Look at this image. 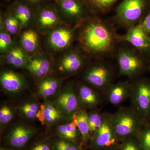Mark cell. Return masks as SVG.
<instances>
[{
    "instance_id": "obj_22",
    "label": "cell",
    "mask_w": 150,
    "mask_h": 150,
    "mask_svg": "<svg viewBox=\"0 0 150 150\" xmlns=\"http://www.w3.org/2000/svg\"><path fill=\"white\" fill-rule=\"evenodd\" d=\"M11 12L18 20L21 28L27 27L30 24L33 13L27 5L16 2L11 6Z\"/></svg>"
},
{
    "instance_id": "obj_14",
    "label": "cell",
    "mask_w": 150,
    "mask_h": 150,
    "mask_svg": "<svg viewBox=\"0 0 150 150\" xmlns=\"http://www.w3.org/2000/svg\"><path fill=\"white\" fill-rule=\"evenodd\" d=\"M132 85L128 82H120L111 84L106 90L108 102L114 105L122 104L130 97Z\"/></svg>"
},
{
    "instance_id": "obj_16",
    "label": "cell",
    "mask_w": 150,
    "mask_h": 150,
    "mask_svg": "<svg viewBox=\"0 0 150 150\" xmlns=\"http://www.w3.org/2000/svg\"><path fill=\"white\" fill-rule=\"evenodd\" d=\"M51 62L44 54H37L30 57L25 69L37 78H44L47 76L51 69Z\"/></svg>"
},
{
    "instance_id": "obj_8",
    "label": "cell",
    "mask_w": 150,
    "mask_h": 150,
    "mask_svg": "<svg viewBox=\"0 0 150 150\" xmlns=\"http://www.w3.org/2000/svg\"><path fill=\"white\" fill-rule=\"evenodd\" d=\"M118 137L110 121V114H103L102 125L93 137V144L98 149L112 147L117 144Z\"/></svg>"
},
{
    "instance_id": "obj_25",
    "label": "cell",
    "mask_w": 150,
    "mask_h": 150,
    "mask_svg": "<svg viewBox=\"0 0 150 150\" xmlns=\"http://www.w3.org/2000/svg\"><path fill=\"white\" fill-rule=\"evenodd\" d=\"M71 120L69 123L59 126L57 128V132L62 139L74 142L77 139L79 131L76 120L74 118Z\"/></svg>"
},
{
    "instance_id": "obj_31",
    "label": "cell",
    "mask_w": 150,
    "mask_h": 150,
    "mask_svg": "<svg viewBox=\"0 0 150 150\" xmlns=\"http://www.w3.org/2000/svg\"><path fill=\"white\" fill-rule=\"evenodd\" d=\"M140 139V144L143 150H150V126L144 125L137 135Z\"/></svg>"
},
{
    "instance_id": "obj_29",
    "label": "cell",
    "mask_w": 150,
    "mask_h": 150,
    "mask_svg": "<svg viewBox=\"0 0 150 150\" xmlns=\"http://www.w3.org/2000/svg\"><path fill=\"white\" fill-rule=\"evenodd\" d=\"M13 46L11 34L6 30L4 25L1 23L0 52L1 54H5Z\"/></svg>"
},
{
    "instance_id": "obj_37",
    "label": "cell",
    "mask_w": 150,
    "mask_h": 150,
    "mask_svg": "<svg viewBox=\"0 0 150 150\" xmlns=\"http://www.w3.org/2000/svg\"><path fill=\"white\" fill-rule=\"evenodd\" d=\"M24 1L27 3V4L30 5H37L42 2L44 0H24Z\"/></svg>"
},
{
    "instance_id": "obj_12",
    "label": "cell",
    "mask_w": 150,
    "mask_h": 150,
    "mask_svg": "<svg viewBox=\"0 0 150 150\" xmlns=\"http://www.w3.org/2000/svg\"><path fill=\"white\" fill-rule=\"evenodd\" d=\"M0 83L3 90L11 94L21 91L25 84L24 78L21 75L10 70H5L1 73Z\"/></svg>"
},
{
    "instance_id": "obj_5",
    "label": "cell",
    "mask_w": 150,
    "mask_h": 150,
    "mask_svg": "<svg viewBox=\"0 0 150 150\" xmlns=\"http://www.w3.org/2000/svg\"><path fill=\"white\" fill-rule=\"evenodd\" d=\"M54 103L63 115L72 120L80 105L74 84L68 83L60 89Z\"/></svg>"
},
{
    "instance_id": "obj_10",
    "label": "cell",
    "mask_w": 150,
    "mask_h": 150,
    "mask_svg": "<svg viewBox=\"0 0 150 150\" xmlns=\"http://www.w3.org/2000/svg\"><path fill=\"white\" fill-rule=\"evenodd\" d=\"M118 62L120 74L129 77L137 76L144 67L142 58L129 50L120 51L118 55Z\"/></svg>"
},
{
    "instance_id": "obj_11",
    "label": "cell",
    "mask_w": 150,
    "mask_h": 150,
    "mask_svg": "<svg viewBox=\"0 0 150 150\" xmlns=\"http://www.w3.org/2000/svg\"><path fill=\"white\" fill-rule=\"evenodd\" d=\"M74 30L67 26H57L48 33V46L55 51H63L69 48L74 40Z\"/></svg>"
},
{
    "instance_id": "obj_20",
    "label": "cell",
    "mask_w": 150,
    "mask_h": 150,
    "mask_svg": "<svg viewBox=\"0 0 150 150\" xmlns=\"http://www.w3.org/2000/svg\"><path fill=\"white\" fill-rule=\"evenodd\" d=\"M5 55L8 64L16 68H26L30 56L21 46L13 45Z\"/></svg>"
},
{
    "instance_id": "obj_21",
    "label": "cell",
    "mask_w": 150,
    "mask_h": 150,
    "mask_svg": "<svg viewBox=\"0 0 150 150\" xmlns=\"http://www.w3.org/2000/svg\"><path fill=\"white\" fill-rule=\"evenodd\" d=\"M62 83V80L53 76L43 78L38 86V93L45 99L57 93Z\"/></svg>"
},
{
    "instance_id": "obj_36",
    "label": "cell",
    "mask_w": 150,
    "mask_h": 150,
    "mask_svg": "<svg viewBox=\"0 0 150 150\" xmlns=\"http://www.w3.org/2000/svg\"><path fill=\"white\" fill-rule=\"evenodd\" d=\"M31 150H51L50 146L46 144H39L35 145Z\"/></svg>"
},
{
    "instance_id": "obj_7",
    "label": "cell",
    "mask_w": 150,
    "mask_h": 150,
    "mask_svg": "<svg viewBox=\"0 0 150 150\" xmlns=\"http://www.w3.org/2000/svg\"><path fill=\"white\" fill-rule=\"evenodd\" d=\"M56 2L59 15L69 21H80L86 15V7L81 0H56Z\"/></svg>"
},
{
    "instance_id": "obj_35",
    "label": "cell",
    "mask_w": 150,
    "mask_h": 150,
    "mask_svg": "<svg viewBox=\"0 0 150 150\" xmlns=\"http://www.w3.org/2000/svg\"><path fill=\"white\" fill-rule=\"evenodd\" d=\"M148 34L150 36V7L141 23Z\"/></svg>"
},
{
    "instance_id": "obj_18",
    "label": "cell",
    "mask_w": 150,
    "mask_h": 150,
    "mask_svg": "<svg viewBox=\"0 0 150 150\" xmlns=\"http://www.w3.org/2000/svg\"><path fill=\"white\" fill-rule=\"evenodd\" d=\"M80 105L88 108H93L99 105L101 97L98 92L85 85L79 86L76 91Z\"/></svg>"
},
{
    "instance_id": "obj_13",
    "label": "cell",
    "mask_w": 150,
    "mask_h": 150,
    "mask_svg": "<svg viewBox=\"0 0 150 150\" xmlns=\"http://www.w3.org/2000/svg\"><path fill=\"white\" fill-rule=\"evenodd\" d=\"M83 64L81 55L74 50L67 52L60 58L57 64V69L61 74H74L80 69Z\"/></svg>"
},
{
    "instance_id": "obj_9",
    "label": "cell",
    "mask_w": 150,
    "mask_h": 150,
    "mask_svg": "<svg viewBox=\"0 0 150 150\" xmlns=\"http://www.w3.org/2000/svg\"><path fill=\"white\" fill-rule=\"evenodd\" d=\"M35 16L37 28L42 33L50 32L59 26L61 22L57 8L53 6H46L38 9Z\"/></svg>"
},
{
    "instance_id": "obj_4",
    "label": "cell",
    "mask_w": 150,
    "mask_h": 150,
    "mask_svg": "<svg viewBox=\"0 0 150 150\" xmlns=\"http://www.w3.org/2000/svg\"><path fill=\"white\" fill-rule=\"evenodd\" d=\"M150 7V0H123L118 6L117 14L126 23L138 21L147 13Z\"/></svg>"
},
{
    "instance_id": "obj_24",
    "label": "cell",
    "mask_w": 150,
    "mask_h": 150,
    "mask_svg": "<svg viewBox=\"0 0 150 150\" xmlns=\"http://www.w3.org/2000/svg\"><path fill=\"white\" fill-rule=\"evenodd\" d=\"M73 118L76 120L78 130L81 135L83 141L87 142L91 138L88 113L84 108H79L73 116Z\"/></svg>"
},
{
    "instance_id": "obj_15",
    "label": "cell",
    "mask_w": 150,
    "mask_h": 150,
    "mask_svg": "<svg viewBox=\"0 0 150 150\" xmlns=\"http://www.w3.org/2000/svg\"><path fill=\"white\" fill-rule=\"evenodd\" d=\"M125 40L142 51H146L150 47V36L141 24L129 29Z\"/></svg>"
},
{
    "instance_id": "obj_34",
    "label": "cell",
    "mask_w": 150,
    "mask_h": 150,
    "mask_svg": "<svg viewBox=\"0 0 150 150\" xmlns=\"http://www.w3.org/2000/svg\"><path fill=\"white\" fill-rule=\"evenodd\" d=\"M121 150H140V148L134 140L128 139L123 144Z\"/></svg>"
},
{
    "instance_id": "obj_33",
    "label": "cell",
    "mask_w": 150,
    "mask_h": 150,
    "mask_svg": "<svg viewBox=\"0 0 150 150\" xmlns=\"http://www.w3.org/2000/svg\"><path fill=\"white\" fill-rule=\"evenodd\" d=\"M55 147L56 150H79V147L74 142L64 139L56 142Z\"/></svg>"
},
{
    "instance_id": "obj_32",
    "label": "cell",
    "mask_w": 150,
    "mask_h": 150,
    "mask_svg": "<svg viewBox=\"0 0 150 150\" xmlns=\"http://www.w3.org/2000/svg\"><path fill=\"white\" fill-rule=\"evenodd\" d=\"M13 117V110L8 104H4L0 109V123L1 125L8 124Z\"/></svg>"
},
{
    "instance_id": "obj_17",
    "label": "cell",
    "mask_w": 150,
    "mask_h": 150,
    "mask_svg": "<svg viewBox=\"0 0 150 150\" xmlns=\"http://www.w3.org/2000/svg\"><path fill=\"white\" fill-rule=\"evenodd\" d=\"M64 115L54 102L45 100L40 106L36 118L43 124L52 125L62 120Z\"/></svg>"
},
{
    "instance_id": "obj_6",
    "label": "cell",
    "mask_w": 150,
    "mask_h": 150,
    "mask_svg": "<svg viewBox=\"0 0 150 150\" xmlns=\"http://www.w3.org/2000/svg\"><path fill=\"white\" fill-rule=\"evenodd\" d=\"M112 74L110 69L102 64L91 66L84 75L85 81L94 88L105 90L111 84Z\"/></svg>"
},
{
    "instance_id": "obj_39",
    "label": "cell",
    "mask_w": 150,
    "mask_h": 150,
    "mask_svg": "<svg viewBox=\"0 0 150 150\" xmlns=\"http://www.w3.org/2000/svg\"><path fill=\"white\" fill-rule=\"evenodd\" d=\"M8 150L6 149H2V148H1V150Z\"/></svg>"
},
{
    "instance_id": "obj_23",
    "label": "cell",
    "mask_w": 150,
    "mask_h": 150,
    "mask_svg": "<svg viewBox=\"0 0 150 150\" xmlns=\"http://www.w3.org/2000/svg\"><path fill=\"white\" fill-rule=\"evenodd\" d=\"M20 42L22 48L30 55L37 51L39 45V37L35 30L28 29L22 34Z\"/></svg>"
},
{
    "instance_id": "obj_27",
    "label": "cell",
    "mask_w": 150,
    "mask_h": 150,
    "mask_svg": "<svg viewBox=\"0 0 150 150\" xmlns=\"http://www.w3.org/2000/svg\"><path fill=\"white\" fill-rule=\"evenodd\" d=\"M2 23L6 30L11 35H16L21 29L18 20L12 13H8L4 19H1Z\"/></svg>"
},
{
    "instance_id": "obj_1",
    "label": "cell",
    "mask_w": 150,
    "mask_h": 150,
    "mask_svg": "<svg viewBox=\"0 0 150 150\" xmlns=\"http://www.w3.org/2000/svg\"><path fill=\"white\" fill-rule=\"evenodd\" d=\"M79 40L83 48L89 53L102 54L112 50L114 38L112 31L99 21H90L81 30Z\"/></svg>"
},
{
    "instance_id": "obj_30",
    "label": "cell",
    "mask_w": 150,
    "mask_h": 150,
    "mask_svg": "<svg viewBox=\"0 0 150 150\" xmlns=\"http://www.w3.org/2000/svg\"><path fill=\"white\" fill-rule=\"evenodd\" d=\"M117 0H86L91 7L97 11L105 12L108 10Z\"/></svg>"
},
{
    "instance_id": "obj_26",
    "label": "cell",
    "mask_w": 150,
    "mask_h": 150,
    "mask_svg": "<svg viewBox=\"0 0 150 150\" xmlns=\"http://www.w3.org/2000/svg\"><path fill=\"white\" fill-rule=\"evenodd\" d=\"M40 106L37 101L31 100L22 104L20 106V111L25 117L32 120L37 117Z\"/></svg>"
},
{
    "instance_id": "obj_3",
    "label": "cell",
    "mask_w": 150,
    "mask_h": 150,
    "mask_svg": "<svg viewBox=\"0 0 150 150\" xmlns=\"http://www.w3.org/2000/svg\"><path fill=\"white\" fill-rule=\"evenodd\" d=\"M130 98L132 108L146 121L150 115V82L141 80L132 85Z\"/></svg>"
},
{
    "instance_id": "obj_19",
    "label": "cell",
    "mask_w": 150,
    "mask_h": 150,
    "mask_svg": "<svg viewBox=\"0 0 150 150\" xmlns=\"http://www.w3.org/2000/svg\"><path fill=\"white\" fill-rule=\"evenodd\" d=\"M35 134V130L24 125L15 126L10 132L8 140L10 144L16 148H20L26 143Z\"/></svg>"
},
{
    "instance_id": "obj_2",
    "label": "cell",
    "mask_w": 150,
    "mask_h": 150,
    "mask_svg": "<svg viewBox=\"0 0 150 150\" xmlns=\"http://www.w3.org/2000/svg\"><path fill=\"white\" fill-rule=\"evenodd\" d=\"M110 116L118 139H125L137 135L144 121L132 107L121 108Z\"/></svg>"
},
{
    "instance_id": "obj_38",
    "label": "cell",
    "mask_w": 150,
    "mask_h": 150,
    "mask_svg": "<svg viewBox=\"0 0 150 150\" xmlns=\"http://www.w3.org/2000/svg\"><path fill=\"white\" fill-rule=\"evenodd\" d=\"M146 52H147V53H148V54H149V56L150 57V48H149V49H148V50H147V51H146Z\"/></svg>"
},
{
    "instance_id": "obj_28",
    "label": "cell",
    "mask_w": 150,
    "mask_h": 150,
    "mask_svg": "<svg viewBox=\"0 0 150 150\" xmlns=\"http://www.w3.org/2000/svg\"><path fill=\"white\" fill-rule=\"evenodd\" d=\"M90 134L91 137H93L96 132L102 125L103 121V114H100L96 111L88 113Z\"/></svg>"
}]
</instances>
